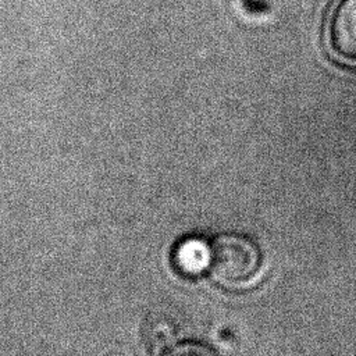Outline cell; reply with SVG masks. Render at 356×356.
I'll list each match as a JSON object with an SVG mask.
<instances>
[{
	"label": "cell",
	"instance_id": "6da1fadb",
	"mask_svg": "<svg viewBox=\"0 0 356 356\" xmlns=\"http://www.w3.org/2000/svg\"><path fill=\"white\" fill-rule=\"evenodd\" d=\"M207 270L227 289H245L261 275L263 253L259 245L239 232H222L209 245Z\"/></svg>",
	"mask_w": 356,
	"mask_h": 356
},
{
	"label": "cell",
	"instance_id": "7a4b0ae2",
	"mask_svg": "<svg viewBox=\"0 0 356 356\" xmlns=\"http://www.w3.org/2000/svg\"><path fill=\"white\" fill-rule=\"evenodd\" d=\"M327 31L331 53L343 63L356 64V0H338Z\"/></svg>",
	"mask_w": 356,
	"mask_h": 356
},
{
	"label": "cell",
	"instance_id": "3957f363",
	"mask_svg": "<svg viewBox=\"0 0 356 356\" xmlns=\"http://www.w3.org/2000/svg\"><path fill=\"white\" fill-rule=\"evenodd\" d=\"M209 260V245L204 242L189 239L182 242L175 252V264L177 267L186 274L199 273L203 268H207Z\"/></svg>",
	"mask_w": 356,
	"mask_h": 356
},
{
	"label": "cell",
	"instance_id": "277c9868",
	"mask_svg": "<svg viewBox=\"0 0 356 356\" xmlns=\"http://www.w3.org/2000/svg\"><path fill=\"white\" fill-rule=\"evenodd\" d=\"M159 356H218V353L202 341L185 339L170 343Z\"/></svg>",
	"mask_w": 356,
	"mask_h": 356
}]
</instances>
